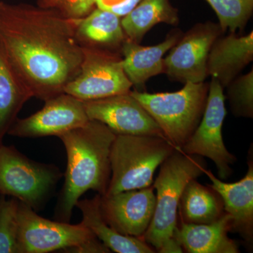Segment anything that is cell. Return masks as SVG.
Wrapping results in <instances>:
<instances>
[{
  "label": "cell",
  "instance_id": "6da1fadb",
  "mask_svg": "<svg viewBox=\"0 0 253 253\" xmlns=\"http://www.w3.org/2000/svg\"><path fill=\"white\" fill-rule=\"evenodd\" d=\"M77 18L59 10L0 1V42L33 97L64 93L84 58L76 38Z\"/></svg>",
  "mask_w": 253,
  "mask_h": 253
},
{
  "label": "cell",
  "instance_id": "7a4b0ae2",
  "mask_svg": "<svg viewBox=\"0 0 253 253\" xmlns=\"http://www.w3.org/2000/svg\"><path fill=\"white\" fill-rule=\"evenodd\" d=\"M116 136L109 126L94 120L59 136L67 154V168L56 205V220L69 222L73 208L89 190L106 194L111 175L110 154Z\"/></svg>",
  "mask_w": 253,
  "mask_h": 253
},
{
  "label": "cell",
  "instance_id": "3957f363",
  "mask_svg": "<svg viewBox=\"0 0 253 253\" xmlns=\"http://www.w3.org/2000/svg\"><path fill=\"white\" fill-rule=\"evenodd\" d=\"M161 166L153 185L156 190L154 216L142 238L159 253H180L182 247L174 236L181 195L190 181L205 174L206 163L202 156L175 150Z\"/></svg>",
  "mask_w": 253,
  "mask_h": 253
},
{
  "label": "cell",
  "instance_id": "277c9868",
  "mask_svg": "<svg viewBox=\"0 0 253 253\" xmlns=\"http://www.w3.org/2000/svg\"><path fill=\"white\" fill-rule=\"evenodd\" d=\"M175 150L159 136L116 134L110 154L111 179L104 196L152 186L156 169Z\"/></svg>",
  "mask_w": 253,
  "mask_h": 253
},
{
  "label": "cell",
  "instance_id": "5b68a950",
  "mask_svg": "<svg viewBox=\"0 0 253 253\" xmlns=\"http://www.w3.org/2000/svg\"><path fill=\"white\" fill-rule=\"evenodd\" d=\"M209 84L187 82L174 92L149 94L130 91L161 128L165 137L181 150L201 122L207 103Z\"/></svg>",
  "mask_w": 253,
  "mask_h": 253
},
{
  "label": "cell",
  "instance_id": "8992f818",
  "mask_svg": "<svg viewBox=\"0 0 253 253\" xmlns=\"http://www.w3.org/2000/svg\"><path fill=\"white\" fill-rule=\"evenodd\" d=\"M62 174L51 165L35 162L14 146L0 144V195L41 209Z\"/></svg>",
  "mask_w": 253,
  "mask_h": 253
},
{
  "label": "cell",
  "instance_id": "52a82bcc",
  "mask_svg": "<svg viewBox=\"0 0 253 253\" xmlns=\"http://www.w3.org/2000/svg\"><path fill=\"white\" fill-rule=\"evenodd\" d=\"M18 253H48L68 251L96 238L83 223L51 221L19 201L18 210Z\"/></svg>",
  "mask_w": 253,
  "mask_h": 253
},
{
  "label": "cell",
  "instance_id": "ba28073f",
  "mask_svg": "<svg viewBox=\"0 0 253 253\" xmlns=\"http://www.w3.org/2000/svg\"><path fill=\"white\" fill-rule=\"evenodd\" d=\"M81 71L64 89V93L83 101L126 94L132 86L123 69L118 52L83 48Z\"/></svg>",
  "mask_w": 253,
  "mask_h": 253
},
{
  "label": "cell",
  "instance_id": "9c48e42d",
  "mask_svg": "<svg viewBox=\"0 0 253 253\" xmlns=\"http://www.w3.org/2000/svg\"><path fill=\"white\" fill-rule=\"evenodd\" d=\"M223 89L219 81L212 78L201 122L180 151L210 158L215 164L219 177L226 179L232 173L231 166L236 158L223 141L222 126L226 115Z\"/></svg>",
  "mask_w": 253,
  "mask_h": 253
},
{
  "label": "cell",
  "instance_id": "30bf717a",
  "mask_svg": "<svg viewBox=\"0 0 253 253\" xmlns=\"http://www.w3.org/2000/svg\"><path fill=\"white\" fill-rule=\"evenodd\" d=\"M219 23H199L184 33L164 59L165 73L172 81L204 83L213 43L222 35Z\"/></svg>",
  "mask_w": 253,
  "mask_h": 253
},
{
  "label": "cell",
  "instance_id": "8fae6325",
  "mask_svg": "<svg viewBox=\"0 0 253 253\" xmlns=\"http://www.w3.org/2000/svg\"><path fill=\"white\" fill-rule=\"evenodd\" d=\"M44 101L41 111L16 119L7 134L21 138L59 137L89 121L84 102L71 95L62 93Z\"/></svg>",
  "mask_w": 253,
  "mask_h": 253
},
{
  "label": "cell",
  "instance_id": "7c38bea8",
  "mask_svg": "<svg viewBox=\"0 0 253 253\" xmlns=\"http://www.w3.org/2000/svg\"><path fill=\"white\" fill-rule=\"evenodd\" d=\"M83 102L89 120L104 123L116 134L155 136L166 139L157 123L131 96L130 91Z\"/></svg>",
  "mask_w": 253,
  "mask_h": 253
},
{
  "label": "cell",
  "instance_id": "4fadbf2b",
  "mask_svg": "<svg viewBox=\"0 0 253 253\" xmlns=\"http://www.w3.org/2000/svg\"><path fill=\"white\" fill-rule=\"evenodd\" d=\"M154 186L101 196V214L120 234L142 239L156 208Z\"/></svg>",
  "mask_w": 253,
  "mask_h": 253
},
{
  "label": "cell",
  "instance_id": "5bb4252c",
  "mask_svg": "<svg viewBox=\"0 0 253 253\" xmlns=\"http://www.w3.org/2000/svg\"><path fill=\"white\" fill-rule=\"evenodd\" d=\"M222 35L214 41L210 51L208 73L226 88L253 61V32L243 36L232 33Z\"/></svg>",
  "mask_w": 253,
  "mask_h": 253
},
{
  "label": "cell",
  "instance_id": "9a60e30c",
  "mask_svg": "<svg viewBox=\"0 0 253 253\" xmlns=\"http://www.w3.org/2000/svg\"><path fill=\"white\" fill-rule=\"evenodd\" d=\"M205 174L212 182L211 187L220 196L224 212L231 218V231L239 233L251 242L253 236V165L249 161V170L242 179L234 183L223 182L212 172Z\"/></svg>",
  "mask_w": 253,
  "mask_h": 253
},
{
  "label": "cell",
  "instance_id": "2e32d148",
  "mask_svg": "<svg viewBox=\"0 0 253 253\" xmlns=\"http://www.w3.org/2000/svg\"><path fill=\"white\" fill-rule=\"evenodd\" d=\"M183 32L174 29L154 46H141L126 39L121 46L123 69L132 86L144 85L149 78L165 73L163 56L175 45Z\"/></svg>",
  "mask_w": 253,
  "mask_h": 253
},
{
  "label": "cell",
  "instance_id": "e0dca14e",
  "mask_svg": "<svg viewBox=\"0 0 253 253\" xmlns=\"http://www.w3.org/2000/svg\"><path fill=\"white\" fill-rule=\"evenodd\" d=\"M231 218L224 212L211 224H189L181 221L174 239L190 253H238L237 245L228 236Z\"/></svg>",
  "mask_w": 253,
  "mask_h": 253
},
{
  "label": "cell",
  "instance_id": "ac0fdd59",
  "mask_svg": "<svg viewBox=\"0 0 253 253\" xmlns=\"http://www.w3.org/2000/svg\"><path fill=\"white\" fill-rule=\"evenodd\" d=\"M76 38L82 48L118 53L126 40L121 17L99 7L84 17L77 18Z\"/></svg>",
  "mask_w": 253,
  "mask_h": 253
},
{
  "label": "cell",
  "instance_id": "d6986e66",
  "mask_svg": "<svg viewBox=\"0 0 253 253\" xmlns=\"http://www.w3.org/2000/svg\"><path fill=\"white\" fill-rule=\"evenodd\" d=\"M101 195L91 199L79 200L76 204L83 214L81 222L95 236L113 252L118 253H152L154 250L140 238L120 234L105 221L101 214Z\"/></svg>",
  "mask_w": 253,
  "mask_h": 253
},
{
  "label": "cell",
  "instance_id": "ffe728a7",
  "mask_svg": "<svg viewBox=\"0 0 253 253\" xmlns=\"http://www.w3.org/2000/svg\"><path fill=\"white\" fill-rule=\"evenodd\" d=\"M33 97L0 42V144L24 104Z\"/></svg>",
  "mask_w": 253,
  "mask_h": 253
},
{
  "label": "cell",
  "instance_id": "44dd1931",
  "mask_svg": "<svg viewBox=\"0 0 253 253\" xmlns=\"http://www.w3.org/2000/svg\"><path fill=\"white\" fill-rule=\"evenodd\" d=\"M160 23L177 26L179 10L169 0H141L129 14L121 18L126 39L140 44L145 35Z\"/></svg>",
  "mask_w": 253,
  "mask_h": 253
},
{
  "label": "cell",
  "instance_id": "7402d4cb",
  "mask_svg": "<svg viewBox=\"0 0 253 253\" xmlns=\"http://www.w3.org/2000/svg\"><path fill=\"white\" fill-rule=\"evenodd\" d=\"M181 221L189 224H211L224 214L220 196L211 186L192 179L181 195L179 210Z\"/></svg>",
  "mask_w": 253,
  "mask_h": 253
},
{
  "label": "cell",
  "instance_id": "603a6c76",
  "mask_svg": "<svg viewBox=\"0 0 253 253\" xmlns=\"http://www.w3.org/2000/svg\"><path fill=\"white\" fill-rule=\"evenodd\" d=\"M219 19L223 33L246 28L253 13V0H206Z\"/></svg>",
  "mask_w": 253,
  "mask_h": 253
},
{
  "label": "cell",
  "instance_id": "cb8c5ba5",
  "mask_svg": "<svg viewBox=\"0 0 253 253\" xmlns=\"http://www.w3.org/2000/svg\"><path fill=\"white\" fill-rule=\"evenodd\" d=\"M18 203L0 195V253H18Z\"/></svg>",
  "mask_w": 253,
  "mask_h": 253
},
{
  "label": "cell",
  "instance_id": "d4e9b609",
  "mask_svg": "<svg viewBox=\"0 0 253 253\" xmlns=\"http://www.w3.org/2000/svg\"><path fill=\"white\" fill-rule=\"evenodd\" d=\"M226 94L233 114L236 117L253 116V70L239 76L226 86Z\"/></svg>",
  "mask_w": 253,
  "mask_h": 253
},
{
  "label": "cell",
  "instance_id": "484cf974",
  "mask_svg": "<svg viewBox=\"0 0 253 253\" xmlns=\"http://www.w3.org/2000/svg\"><path fill=\"white\" fill-rule=\"evenodd\" d=\"M40 6L59 10L66 17L81 18L89 14L96 5V0H41Z\"/></svg>",
  "mask_w": 253,
  "mask_h": 253
},
{
  "label": "cell",
  "instance_id": "4316f807",
  "mask_svg": "<svg viewBox=\"0 0 253 253\" xmlns=\"http://www.w3.org/2000/svg\"><path fill=\"white\" fill-rule=\"evenodd\" d=\"M141 0H122L115 4H107L103 0H96V5L101 9L111 11L120 17H123L136 7Z\"/></svg>",
  "mask_w": 253,
  "mask_h": 253
}]
</instances>
